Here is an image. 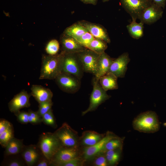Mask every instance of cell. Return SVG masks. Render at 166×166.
Here are the masks:
<instances>
[{"label": "cell", "mask_w": 166, "mask_h": 166, "mask_svg": "<svg viewBox=\"0 0 166 166\" xmlns=\"http://www.w3.org/2000/svg\"><path fill=\"white\" fill-rule=\"evenodd\" d=\"M62 53L55 55H43L39 79H55L62 72Z\"/></svg>", "instance_id": "obj_1"}, {"label": "cell", "mask_w": 166, "mask_h": 166, "mask_svg": "<svg viewBox=\"0 0 166 166\" xmlns=\"http://www.w3.org/2000/svg\"><path fill=\"white\" fill-rule=\"evenodd\" d=\"M133 128L140 132L153 133L159 130L160 123L156 113L148 111L138 115L132 121Z\"/></svg>", "instance_id": "obj_2"}, {"label": "cell", "mask_w": 166, "mask_h": 166, "mask_svg": "<svg viewBox=\"0 0 166 166\" xmlns=\"http://www.w3.org/2000/svg\"><path fill=\"white\" fill-rule=\"evenodd\" d=\"M43 155L51 161L58 151L62 146L54 133L43 132L40 136L37 144Z\"/></svg>", "instance_id": "obj_3"}, {"label": "cell", "mask_w": 166, "mask_h": 166, "mask_svg": "<svg viewBox=\"0 0 166 166\" xmlns=\"http://www.w3.org/2000/svg\"><path fill=\"white\" fill-rule=\"evenodd\" d=\"M92 84L93 89L90 97L89 106L86 110L82 112V116L96 110L101 104L111 97L101 85L99 79L95 76L93 78Z\"/></svg>", "instance_id": "obj_4"}, {"label": "cell", "mask_w": 166, "mask_h": 166, "mask_svg": "<svg viewBox=\"0 0 166 166\" xmlns=\"http://www.w3.org/2000/svg\"><path fill=\"white\" fill-rule=\"evenodd\" d=\"M54 133L62 147L67 148L79 147L80 137L78 133L66 122L62 124Z\"/></svg>", "instance_id": "obj_5"}, {"label": "cell", "mask_w": 166, "mask_h": 166, "mask_svg": "<svg viewBox=\"0 0 166 166\" xmlns=\"http://www.w3.org/2000/svg\"><path fill=\"white\" fill-rule=\"evenodd\" d=\"M61 52L63 53L62 72L72 74L81 79L84 72L77 53Z\"/></svg>", "instance_id": "obj_6"}, {"label": "cell", "mask_w": 166, "mask_h": 166, "mask_svg": "<svg viewBox=\"0 0 166 166\" xmlns=\"http://www.w3.org/2000/svg\"><path fill=\"white\" fill-rule=\"evenodd\" d=\"M55 80L60 89L68 93H75L81 87V79L67 73L61 72Z\"/></svg>", "instance_id": "obj_7"}, {"label": "cell", "mask_w": 166, "mask_h": 166, "mask_svg": "<svg viewBox=\"0 0 166 166\" xmlns=\"http://www.w3.org/2000/svg\"><path fill=\"white\" fill-rule=\"evenodd\" d=\"M117 136L112 132L108 131L104 137L95 145L88 147L81 148L80 156L85 163L90 161L98 155L104 153L103 150L106 143L110 140Z\"/></svg>", "instance_id": "obj_8"}, {"label": "cell", "mask_w": 166, "mask_h": 166, "mask_svg": "<svg viewBox=\"0 0 166 166\" xmlns=\"http://www.w3.org/2000/svg\"><path fill=\"white\" fill-rule=\"evenodd\" d=\"M85 72L96 74L99 57L100 54L97 53L86 48L77 53Z\"/></svg>", "instance_id": "obj_9"}, {"label": "cell", "mask_w": 166, "mask_h": 166, "mask_svg": "<svg viewBox=\"0 0 166 166\" xmlns=\"http://www.w3.org/2000/svg\"><path fill=\"white\" fill-rule=\"evenodd\" d=\"M122 6L132 19L139 18L142 12L152 2L151 0H120Z\"/></svg>", "instance_id": "obj_10"}, {"label": "cell", "mask_w": 166, "mask_h": 166, "mask_svg": "<svg viewBox=\"0 0 166 166\" xmlns=\"http://www.w3.org/2000/svg\"><path fill=\"white\" fill-rule=\"evenodd\" d=\"M81 148L62 147L52 158L51 166H57L59 164L71 160L81 156Z\"/></svg>", "instance_id": "obj_11"}, {"label": "cell", "mask_w": 166, "mask_h": 166, "mask_svg": "<svg viewBox=\"0 0 166 166\" xmlns=\"http://www.w3.org/2000/svg\"><path fill=\"white\" fill-rule=\"evenodd\" d=\"M163 11L162 8L153 2L141 13L138 19L144 24H152L161 18Z\"/></svg>", "instance_id": "obj_12"}, {"label": "cell", "mask_w": 166, "mask_h": 166, "mask_svg": "<svg viewBox=\"0 0 166 166\" xmlns=\"http://www.w3.org/2000/svg\"><path fill=\"white\" fill-rule=\"evenodd\" d=\"M130 61L128 53H124L114 59L108 72L113 74L117 78H123L125 77L127 65Z\"/></svg>", "instance_id": "obj_13"}, {"label": "cell", "mask_w": 166, "mask_h": 166, "mask_svg": "<svg viewBox=\"0 0 166 166\" xmlns=\"http://www.w3.org/2000/svg\"><path fill=\"white\" fill-rule=\"evenodd\" d=\"M20 154L28 166H36L43 156L38 145L34 144L24 145Z\"/></svg>", "instance_id": "obj_14"}, {"label": "cell", "mask_w": 166, "mask_h": 166, "mask_svg": "<svg viewBox=\"0 0 166 166\" xmlns=\"http://www.w3.org/2000/svg\"><path fill=\"white\" fill-rule=\"evenodd\" d=\"M30 95L27 91L22 90L15 95L8 103L10 111L16 116L20 112V109L29 107L30 105Z\"/></svg>", "instance_id": "obj_15"}, {"label": "cell", "mask_w": 166, "mask_h": 166, "mask_svg": "<svg viewBox=\"0 0 166 166\" xmlns=\"http://www.w3.org/2000/svg\"><path fill=\"white\" fill-rule=\"evenodd\" d=\"M61 52L68 53H77L86 48L81 45L74 38L63 33L60 38Z\"/></svg>", "instance_id": "obj_16"}, {"label": "cell", "mask_w": 166, "mask_h": 166, "mask_svg": "<svg viewBox=\"0 0 166 166\" xmlns=\"http://www.w3.org/2000/svg\"><path fill=\"white\" fill-rule=\"evenodd\" d=\"M105 134V133H100L94 131H84L80 137V148L88 147L95 145L101 140Z\"/></svg>", "instance_id": "obj_17"}, {"label": "cell", "mask_w": 166, "mask_h": 166, "mask_svg": "<svg viewBox=\"0 0 166 166\" xmlns=\"http://www.w3.org/2000/svg\"><path fill=\"white\" fill-rule=\"evenodd\" d=\"M84 26L95 38L110 43V39L106 29L101 26L93 23L82 22H79Z\"/></svg>", "instance_id": "obj_18"}, {"label": "cell", "mask_w": 166, "mask_h": 166, "mask_svg": "<svg viewBox=\"0 0 166 166\" xmlns=\"http://www.w3.org/2000/svg\"><path fill=\"white\" fill-rule=\"evenodd\" d=\"M31 90V95L39 104L52 101L53 93L49 89L41 85H34L32 86Z\"/></svg>", "instance_id": "obj_19"}, {"label": "cell", "mask_w": 166, "mask_h": 166, "mask_svg": "<svg viewBox=\"0 0 166 166\" xmlns=\"http://www.w3.org/2000/svg\"><path fill=\"white\" fill-rule=\"evenodd\" d=\"M114 59L105 52L100 54L98 60L97 72L94 76L99 79L107 73Z\"/></svg>", "instance_id": "obj_20"}, {"label": "cell", "mask_w": 166, "mask_h": 166, "mask_svg": "<svg viewBox=\"0 0 166 166\" xmlns=\"http://www.w3.org/2000/svg\"><path fill=\"white\" fill-rule=\"evenodd\" d=\"M118 78L113 74L108 72L99 78L100 83L106 91L118 89Z\"/></svg>", "instance_id": "obj_21"}, {"label": "cell", "mask_w": 166, "mask_h": 166, "mask_svg": "<svg viewBox=\"0 0 166 166\" xmlns=\"http://www.w3.org/2000/svg\"><path fill=\"white\" fill-rule=\"evenodd\" d=\"M23 140L13 138L6 147L5 155L6 156L21 154L24 146Z\"/></svg>", "instance_id": "obj_22"}, {"label": "cell", "mask_w": 166, "mask_h": 166, "mask_svg": "<svg viewBox=\"0 0 166 166\" xmlns=\"http://www.w3.org/2000/svg\"><path fill=\"white\" fill-rule=\"evenodd\" d=\"M136 20L132 19V21L127 25L128 31L133 38L138 39L142 37L144 34V23L140 22L137 23Z\"/></svg>", "instance_id": "obj_23"}, {"label": "cell", "mask_w": 166, "mask_h": 166, "mask_svg": "<svg viewBox=\"0 0 166 166\" xmlns=\"http://www.w3.org/2000/svg\"><path fill=\"white\" fill-rule=\"evenodd\" d=\"M88 32L86 29L80 23L74 24L66 28L64 33L75 39Z\"/></svg>", "instance_id": "obj_24"}, {"label": "cell", "mask_w": 166, "mask_h": 166, "mask_svg": "<svg viewBox=\"0 0 166 166\" xmlns=\"http://www.w3.org/2000/svg\"><path fill=\"white\" fill-rule=\"evenodd\" d=\"M122 149L108 150L105 153L109 165L115 166L118 164L121 157Z\"/></svg>", "instance_id": "obj_25"}, {"label": "cell", "mask_w": 166, "mask_h": 166, "mask_svg": "<svg viewBox=\"0 0 166 166\" xmlns=\"http://www.w3.org/2000/svg\"><path fill=\"white\" fill-rule=\"evenodd\" d=\"M107 43L101 40L95 38L88 45L87 48L94 52L101 54L107 49Z\"/></svg>", "instance_id": "obj_26"}, {"label": "cell", "mask_w": 166, "mask_h": 166, "mask_svg": "<svg viewBox=\"0 0 166 166\" xmlns=\"http://www.w3.org/2000/svg\"><path fill=\"white\" fill-rule=\"evenodd\" d=\"M123 140V138L119 137L117 136L112 138L105 145L103 152L105 153L108 150L122 148Z\"/></svg>", "instance_id": "obj_27"}, {"label": "cell", "mask_w": 166, "mask_h": 166, "mask_svg": "<svg viewBox=\"0 0 166 166\" xmlns=\"http://www.w3.org/2000/svg\"><path fill=\"white\" fill-rule=\"evenodd\" d=\"M14 137V130L11 124L5 132L0 134V144L2 147L5 148L10 140Z\"/></svg>", "instance_id": "obj_28"}, {"label": "cell", "mask_w": 166, "mask_h": 166, "mask_svg": "<svg viewBox=\"0 0 166 166\" xmlns=\"http://www.w3.org/2000/svg\"><path fill=\"white\" fill-rule=\"evenodd\" d=\"M42 122L45 124L55 128L57 127L56 119L52 109L42 117Z\"/></svg>", "instance_id": "obj_29"}, {"label": "cell", "mask_w": 166, "mask_h": 166, "mask_svg": "<svg viewBox=\"0 0 166 166\" xmlns=\"http://www.w3.org/2000/svg\"><path fill=\"white\" fill-rule=\"evenodd\" d=\"M60 47L59 43L56 39H53L47 44L45 50L48 55H54L57 54Z\"/></svg>", "instance_id": "obj_30"}, {"label": "cell", "mask_w": 166, "mask_h": 166, "mask_svg": "<svg viewBox=\"0 0 166 166\" xmlns=\"http://www.w3.org/2000/svg\"><path fill=\"white\" fill-rule=\"evenodd\" d=\"M95 38L90 33L88 32L76 40L81 45L86 48L89 44Z\"/></svg>", "instance_id": "obj_31"}, {"label": "cell", "mask_w": 166, "mask_h": 166, "mask_svg": "<svg viewBox=\"0 0 166 166\" xmlns=\"http://www.w3.org/2000/svg\"><path fill=\"white\" fill-rule=\"evenodd\" d=\"M91 161L95 166H109L105 153H100L94 157Z\"/></svg>", "instance_id": "obj_32"}, {"label": "cell", "mask_w": 166, "mask_h": 166, "mask_svg": "<svg viewBox=\"0 0 166 166\" xmlns=\"http://www.w3.org/2000/svg\"><path fill=\"white\" fill-rule=\"evenodd\" d=\"M53 105L52 101H47L39 104L38 109L37 112L41 117L45 113L51 110Z\"/></svg>", "instance_id": "obj_33"}, {"label": "cell", "mask_w": 166, "mask_h": 166, "mask_svg": "<svg viewBox=\"0 0 166 166\" xmlns=\"http://www.w3.org/2000/svg\"><path fill=\"white\" fill-rule=\"evenodd\" d=\"M28 120L29 123L33 124H37L42 122V117H41L38 113L37 111L34 112L30 110L28 112Z\"/></svg>", "instance_id": "obj_34"}, {"label": "cell", "mask_w": 166, "mask_h": 166, "mask_svg": "<svg viewBox=\"0 0 166 166\" xmlns=\"http://www.w3.org/2000/svg\"><path fill=\"white\" fill-rule=\"evenodd\" d=\"M85 163L81 156L59 164L57 166H81Z\"/></svg>", "instance_id": "obj_35"}, {"label": "cell", "mask_w": 166, "mask_h": 166, "mask_svg": "<svg viewBox=\"0 0 166 166\" xmlns=\"http://www.w3.org/2000/svg\"><path fill=\"white\" fill-rule=\"evenodd\" d=\"M28 116V113L25 111H20L16 115L18 122L22 124H27L29 123Z\"/></svg>", "instance_id": "obj_36"}, {"label": "cell", "mask_w": 166, "mask_h": 166, "mask_svg": "<svg viewBox=\"0 0 166 166\" xmlns=\"http://www.w3.org/2000/svg\"><path fill=\"white\" fill-rule=\"evenodd\" d=\"M11 124L8 121L1 119L0 120V134L6 131Z\"/></svg>", "instance_id": "obj_37"}, {"label": "cell", "mask_w": 166, "mask_h": 166, "mask_svg": "<svg viewBox=\"0 0 166 166\" xmlns=\"http://www.w3.org/2000/svg\"><path fill=\"white\" fill-rule=\"evenodd\" d=\"M25 164L23 161L18 159H13L8 161L6 165L9 166H22Z\"/></svg>", "instance_id": "obj_38"}, {"label": "cell", "mask_w": 166, "mask_h": 166, "mask_svg": "<svg viewBox=\"0 0 166 166\" xmlns=\"http://www.w3.org/2000/svg\"><path fill=\"white\" fill-rule=\"evenodd\" d=\"M51 165V162L44 155L36 164V166H48Z\"/></svg>", "instance_id": "obj_39"}, {"label": "cell", "mask_w": 166, "mask_h": 166, "mask_svg": "<svg viewBox=\"0 0 166 166\" xmlns=\"http://www.w3.org/2000/svg\"><path fill=\"white\" fill-rule=\"evenodd\" d=\"M158 6L164 8L165 6L166 0H151Z\"/></svg>", "instance_id": "obj_40"}, {"label": "cell", "mask_w": 166, "mask_h": 166, "mask_svg": "<svg viewBox=\"0 0 166 166\" xmlns=\"http://www.w3.org/2000/svg\"><path fill=\"white\" fill-rule=\"evenodd\" d=\"M81 2L86 4H91L96 5L97 3V0H80Z\"/></svg>", "instance_id": "obj_41"}, {"label": "cell", "mask_w": 166, "mask_h": 166, "mask_svg": "<svg viewBox=\"0 0 166 166\" xmlns=\"http://www.w3.org/2000/svg\"><path fill=\"white\" fill-rule=\"evenodd\" d=\"M110 0H102V2H108Z\"/></svg>", "instance_id": "obj_42"}]
</instances>
